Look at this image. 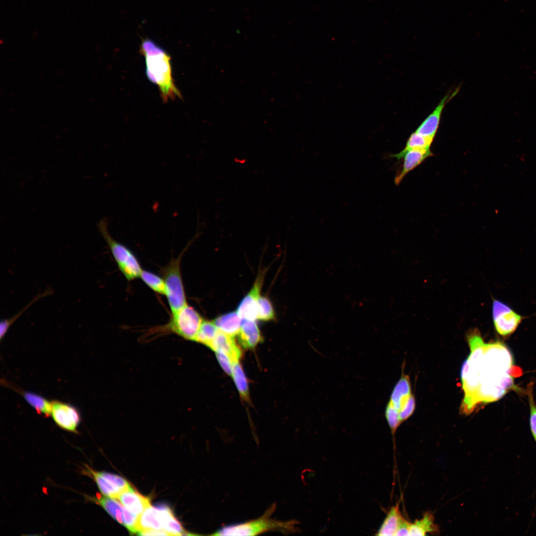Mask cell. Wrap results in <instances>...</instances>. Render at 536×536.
Segmentation results:
<instances>
[{
	"label": "cell",
	"instance_id": "16",
	"mask_svg": "<svg viewBox=\"0 0 536 536\" xmlns=\"http://www.w3.org/2000/svg\"><path fill=\"white\" fill-rule=\"evenodd\" d=\"M137 527V534L146 530H164L160 510L156 505L150 506L138 516Z\"/></svg>",
	"mask_w": 536,
	"mask_h": 536
},
{
	"label": "cell",
	"instance_id": "29",
	"mask_svg": "<svg viewBox=\"0 0 536 536\" xmlns=\"http://www.w3.org/2000/svg\"><path fill=\"white\" fill-rule=\"evenodd\" d=\"M274 318V311L270 300L266 296L260 295L258 299L257 319L264 321H269L273 320Z\"/></svg>",
	"mask_w": 536,
	"mask_h": 536
},
{
	"label": "cell",
	"instance_id": "31",
	"mask_svg": "<svg viewBox=\"0 0 536 536\" xmlns=\"http://www.w3.org/2000/svg\"><path fill=\"white\" fill-rule=\"evenodd\" d=\"M528 393L530 408V428L532 435L536 441V405L534 402L531 388L529 389Z\"/></svg>",
	"mask_w": 536,
	"mask_h": 536
},
{
	"label": "cell",
	"instance_id": "24",
	"mask_svg": "<svg viewBox=\"0 0 536 536\" xmlns=\"http://www.w3.org/2000/svg\"><path fill=\"white\" fill-rule=\"evenodd\" d=\"M433 139L414 132L410 135L404 149L398 153L391 155L390 156L395 157L399 160L401 159L402 155L408 150L429 149Z\"/></svg>",
	"mask_w": 536,
	"mask_h": 536
},
{
	"label": "cell",
	"instance_id": "19",
	"mask_svg": "<svg viewBox=\"0 0 536 536\" xmlns=\"http://www.w3.org/2000/svg\"><path fill=\"white\" fill-rule=\"evenodd\" d=\"M11 386V388L19 393L24 400L34 408L37 412L44 417H48L51 415V402L37 394L25 391Z\"/></svg>",
	"mask_w": 536,
	"mask_h": 536
},
{
	"label": "cell",
	"instance_id": "28",
	"mask_svg": "<svg viewBox=\"0 0 536 536\" xmlns=\"http://www.w3.org/2000/svg\"><path fill=\"white\" fill-rule=\"evenodd\" d=\"M232 375L241 397L246 400H248L249 390L247 379L238 361L233 363Z\"/></svg>",
	"mask_w": 536,
	"mask_h": 536
},
{
	"label": "cell",
	"instance_id": "14",
	"mask_svg": "<svg viewBox=\"0 0 536 536\" xmlns=\"http://www.w3.org/2000/svg\"><path fill=\"white\" fill-rule=\"evenodd\" d=\"M411 395V387L408 375L402 373L401 378L395 386L388 403L399 413L406 403Z\"/></svg>",
	"mask_w": 536,
	"mask_h": 536
},
{
	"label": "cell",
	"instance_id": "21",
	"mask_svg": "<svg viewBox=\"0 0 536 536\" xmlns=\"http://www.w3.org/2000/svg\"><path fill=\"white\" fill-rule=\"evenodd\" d=\"M90 499L101 506L113 519L123 525L124 505L119 501L100 494Z\"/></svg>",
	"mask_w": 536,
	"mask_h": 536
},
{
	"label": "cell",
	"instance_id": "12",
	"mask_svg": "<svg viewBox=\"0 0 536 536\" xmlns=\"http://www.w3.org/2000/svg\"><path fill=\"white\" fill-rule=\"evenodd\" d=\"M432 155L430 149L410 150L404 152L401 158H403L402 168L400 174L395 178V184L399 185L408 172Z\"/></svg>",
	"mask_w": 536,
	"mask_h": 536
},
{
	"label": "cell",
	"instance_id": "13",
	"mask_svg": "<svg viewBox=\"0 0 536 536\" xmlns=\"http://www.w3.org/2000/svg\"><path fill=\"white\" fill-rule=\"evenodd\" d=\"M117 499L129 511L137 516L150 506V499L142 495L133 487L120 494Z\"/></svg>",
	"mask_w": 536,
	"mask_h": 536
},
{
	"label": "cell",
	"instance_id": "26",
	"mask_svg": "<svg viewBox=\"0 0 536 536\" xmlns=\"http://www.w3.org/2000/svg\"><path fill=\"white\" fill-rule=\"evenodd\" d=\"M52 292L53 291L52 289H47L44 292L38 294L26 306H25L23 309L21 310L14 316L11 317L10 318L5 319L1 320L0 324V341H1L2 339L7 333L10 326L27 309H28L32 304H33L35 302L39 300L40 298L48 296L51 294Z\"/></svg>",
	"mask_w": 536,
	"mask_h": 536
},
{
	"label": "cell",
	"instance_id": "9",
	"mask_svg": "<svg viewBox=\"0 0 536 536\" xmlns=\"http://www.w3.org/2000/svg\"><path fill=\"white\" fill-rule=\"evenodd\" d=\"M459 89L460 87H458L445 95L433 112L421 123L415 132L424 136L434 139L439 128L444 108L458 93Z\"/></svg>",
	"mask_w": 536,
	"mask_h": 536
},
{
	"label": "cell",
	"instance_id": "3",
	"mask_svg": "<svg viewBox=\"0 0 536 536\" xmlns=\"http://www.w3.org/2000/svg\"><path fill=\"white\" fill-rule=\"evenodd\" d=\"M275 509V504H272L260 517L241 523L226 525L211 535L257 536L269 532H277L284 534L297 532V521H282L271 518Z\"/></svg>",
	"mask_w": 536,
	"mask_h": 536
},
{
	"label": "cell",
	"instance_id": "11",
	"mask_svg": "<svg viewBox=\"0 0 536 536\" xmlns=\"http://www.w3.org/2000/svg\"><path fill=\"white\" fill-rule=\"evenodd\" d=\"M215 352H222L228 356L233 363L239 361L241 351L236 344L233 336L218 330L216 335L209 347Z\"/></svg>",
	"mask_w": 536,
	"mask_h": 536
},
{
	"label": "cell",
	"instance_id": "35",
	"mask_svg": "<svg viewBox=\"0 0 536 536\" xmlns=\"http://www.w3.org/2000/svg\"><path fill=\"white\" fill-rule=\"evenodd\" d=\"M137 535L140 536H169V535L165 531L157 530H146L141 531L137 533Z\"/></svg>",
	"mask_w": 536,
	"mask_h": 536
},
{
	"label": "cell",
	"instance_id": "5",
	"mask_svg": "<svg viewBox=\"0 0 536 536\" xmlns=\"http://www.w3.org/2000/svg\"><path fill=\"white\" fill-rule=\"evenodd\" d=\"M172 259L161 270L166 287L165 295L169 307L173 314L187 304L182 275L180 264L182 254Z\"/></svg>",
	"mask_w": 536,
	"mask_h": 536
},
{
	"label": "cell",
	"instance_id": "22",
	"mask_svg": "<svg viewBox=\"0 0 536 536\" xmlns=\"http://www.w3.org/2000/svg\"><path fill=\"white\" fill-rule=\"evenodd\" d=\"M402 517L399 504H397L389 510L376 535L381 536H396L399 525Z\"/></svg>",
	"mask_w": 536,
	"mask_h": 536
},
{
	"label": "cell",
	"instance_id": "2",
	"mask_svg": "<svg viewBox=\"0 0 536 536\" xmlns=\"http://www.w3.org/2000/svg\"><path fill=\"white\" fill-rule=\"evenodd\" d=\"M140 51L144 56L148 79L157 86L164 102L182 98L172 75L171 57L152 40H143Z\"/></svg>",
	"mask_w": 536,
	"mask_h": 536
},
{
	"label": "cell",
	"instance_id": "32",
	"mask_svg": "<svg viewBox=\"0 0 536 536\" xmlns=\"http://www.w3.org/2000/svg\"><path fill=\"white\" fill-rule=\"evenodd\" d=\"M415 406V399L411 395L403 409L399 412L401 422L406 420L413 413Z\"/></svg>",
	"mask_w": 536,
	"mask_h": 536
},
{
	"label": "cell",
	"instance_id": "1",
	"mask_svg": "<svg viewBox=\"0 0 536 536\" xmlns=\"http://www.w3.org/2000/svg\"><path fill=\"white\" fill-rule=\"evenodd\" d=\"M520 369L513 365L512 354L502 343L485 344L483 361L478 372V388L474 407L480 403L499 400L514 385V377L520 375Z\"/></svg>",
	"mask_w": 536,
	"mask_h": 536
},
{
	"label": "cell",
	"instance_id": "23",
	"mask_svg": "<svg viewBox=\"0 0 536 536\" xmlns=\"http://www.w3.org/2000/svg\"><path fill=\"white\" fill-rule=\"evenodd\" d=\"M86 472L95 480L102 494L106 496L117 499L121 491L114 485L107 478L104 476L101 471H97L86 466Z\"/></svg>",
	"mask_w": 536,
	"mask_h": 536
},
{
	"label": "cell",
	"instance_id": "30",
	"mask_svg": "<svg viewBox=\"0 0 536 536\" xmlns=\"http://www.w3.org/2000/svg\"><path fill=\"white\" fill-rule=\"evenodd\" d=\"M385 417L393 436H394L397 429L402 423L399 417V413L388 403L385 409Z\"/></svg>",
	"mask_w": 536,
	"mask_h": 536
},
{
	"label": "cell",
	"instance_id": "33",
	"mask_svg": "<svg viewBox=\"0 0 536 536\" xmlns=\"http://www.w3.org/2000/svg\"><path fill=\"white\" fill-rule=\"evenodd\" d=\"M218 361L223 370L228 375H232L233 362L225 354L222 352H215Z\"/></svg>",
	"mask_w": 536,
	"mask_h": 536
},
{
	"label": "cell",
	"instance_id": "25",
	"mask_svg": "<svg viewBox=\"0 0 536 536\" xmlns=\"http://www.w3.org/2000/svg\"><path fill=\"white\" fill-rule=\"evenodd\" d=\"M218 331V329L213 321L203 320L195 341L202 343L209 347Z\"/></svg>",
	"mask_w": 536,
	"mask_h": 536
},
{
	"label": "cell",
	"instance_id": "15",
	"mask_svg": "<svg viewBox=\"0 0 536 536\" xmlns=\"http://www.w3.org/2000/svg\"><path fill=\"white\" fill-rule=\"evenodd\" d=\"M238 335L240 343L245 348H253L262 340L257 324L253 320L243 319Z\"/></svg>",
	"mask_w": 536,
	"mask_h": 536
},
{
	"label": "cell",
	"instance_id": "7",
	"mask_svg": "<svg viewBox=\"0 0 536 536\" xmlns=\"http://www.w3.org/2000/svg\"><path fill=\"white\" fill-rule=\"evenodd\" d=\"M492 314L497 333L504 337L512 335L524 319L509 305L498 300L493 301Z\"/></svg>",
	"mask_w": 536,
	"mask_h": 536
},
{
	"label": "cell",
	"instance_id": "20",
	"mask_svg": "<svg viewBox=\"0 0 536 536\" xmlns=\"http://www.w3.org/2000/svg\"><path fill=\"white\" fill-rule=\"evenodd\" d=\"M438 532L439 528L435 523L433 514L427 512L425 513L420 519L411 523L409 536H423Z\"/></svg>",
	"mask_w": 536,
	"mask_h": 536
},
{
	"label": "cell",
	"instance_id": "8",
	"mask_svg": "<svg viewBox=\"0 0 536 536\" xmlns=\"http://www.w3.org/2000/svg\"><path fill=\"white\" fill-rule=\"evenodd\" d=\"M51 415L60 428L77 433V427L81 421L79 410L73 405L60 401H51Z\"/></svg>",
	"mask_w": 536,
	"mask_h": 536
},
{
	"label": "cell",
	"instance_id": "6",
	"mask_svg": "<svg viewBox=\"0 0 536 536\" xmlns=\"http://www.w3.org/2000/svg\"><path fill=\"white\" fill-rule=\"evenodd\" d=\"M203 319L193 307L188 304L172 314L169 323L161 327V333H173L188 340L195 341Z\"/></svg>",
	"mask_w": 536,
	"mask_h": 536
},
{
	"label": "cell",
	"instance_id": "18",
	"mask_svg": "<svg viewBox=\"0 0 536 536\" xmlns=\"http://www.w3.org/2000/svg\"><path fill=\"white\" fill-rule=\"evenodd\" d=\"M156 506L160 510L163 530L169 536L190 535L185 531L169 507L164 504Z\"/></svg>",
	"mask_w": 536,
	"mask_h": 536
},
{
	"label": "cell",
	"instance_id": "4",
	"mask_svg": "<svg viewBox=\"0 0 536 536\" xmlns=\"http://www.w3.org/2000/svg\"><path fill=\"white\" fill-rule=\"evenodd\" d=\"M99 232L107 243L119 270L131 281L139 277L142 270L134 253L127 246L114 239L108 230V219H102L97 224Z\"/></svg>",
	"mask_w": 536,
	"mask_h": 536
},
{
	"label": "cell",
	"instance_id": "17",
	"mask_svg": "<svg viewBox=\"0 0 536 536\" xmlns=\"http://www.w3.org/2000/svg\"><path fill=\"white\" fill-rule=\"evenodd\" d=\"M242 321L237 311H232L217 317L213 322L219 330L234 336L238 334Z\"/></svg>",
	"mask_w": 536,
	"mask_h": 536
},
{
	"label": "cell",
	"instance_id": "10",
	"mask_svg": "<svg viewBox=\"0 0 536 536\" xmlns=\"http://www.w3.org/2000/svg\"><path fill=\"white\" fill-rule=\"evenodd\" d=\"M264 275H259L247 294L238 305L237 312L242 319L255 321L258 317V299L263 281Z\"/></svg>",
	"mask_w": 536,
	"mask_h": 536
},
{
	"label": "cell",
	"instance_id": "34",
	"mask_svg": "<svg viewBox=\"0 0 536 536\" xmlns=\"http://www.w3.org/2000/svg\"><path fill=\"white\" fill-rule=\"evenodd\" d=\"M410 525L411 523L402 517L399 525L396 536H409Z\"/></svg>",
	"mask_w": 536,
	"mask_h": 536
},
{
	"label": "cell",
	"instance_id": "27",
	"mask_svg": "<svg viewBox=\"0 0 536 536\" xmlns=\"http://www.w3.org/2000/svg\"><path fill=\"white\" fill-rule=\"evenodd\" d=\"M139 277L151 290L159 294L165 295L166 287L163 278L152 272L143 269Z\"/></svg>",
	"mask_w": 536,
	"mask_h": 536
}]
</instances>
